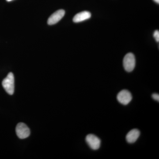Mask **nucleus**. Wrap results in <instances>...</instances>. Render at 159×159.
<instances>
[{"instance_id":"obj_1","label":"nucleus","mask_w":159,"mask_h":159,"mask_svg":"<svg viewBox=\"0 0 159 159\" xmlns=\"http://www.w3.org/2000/svg\"><path fill=\"white\" fill-rule=\"evenodd\" d=\"M14 77L12 73L10 72L7 77L3 80L2 84L6 92L9 95H12L14 92Z\"/></svg>"},{"instance_id":"obj_2","label":"nucleus","mask_w":159,"mask_h":159,"mask_svg":"<svg viewBox=\"0 0 159 159\" xmlns=\"http://www.w3.org/2000/svg\"><path fill=\"white\" fill-rule=\"evenodd\" d=\"M123 64L125 71L130 72L133 70L136 65L135 57L134 54L131 53L126 54L123 59Z\"/></svg>"},{"instance_id":"obj_3","label":"nucleus","mask_w":159,"mask_h":159,"mask_svg":"<svg viewBox=\"0 0 159 159\" xmlns=\"http://www.w3.org/2000/svg\"><path fill=\"white\" fill-rule=\"evenodd\" d=\"M16 135L20 139H25L29 136L30 130L26 124L20 122L17 124L16 128Z\"/></svg>"},{"instance_id":"obj_4","label":"nucleus","mask_w":159,"mask_h":159,"mask_svg":"<svg viewBox=\"0 0 159 159\" xmlns=\"http://www.w3.org/2000/svg\"><path fill=\"white\" fill-rule=\"evenodd\" d=\"M86 142L90 148L94 150L100 148L101 141L99 138L93 134L88 135L86 137Z\"/></svg>"},{"instance_id":"obj_5","label":"nucleus","mask_w":159,"mask_h":159,"mask_svg":"<svg viewBox=\"0 0 159 159\" xmlns=\"http://www.w3.org/2000/svg\"><path fill=\"white\" fill-rule=\"evenodd\" d=\"M118 101L123 105H127L132 99V94L127 90H122L118 93L117 97Z\"/></svg>"},{"instance_id":"obj_6","label":"nucleus","mask_w":159,"mask_h":159,"mask_svg":"<svg viewBox=\"0 0 159 159\" xmlns=\"http://www.w3.org/2000/svg\"><path fill=\"white\" fill-rule=\"evenodd\" d=\"M65 14V11L63 9H60L51 15L48 20L49 25H53L58 22L63 17Z\"/></svg>"},{"instance_id":"obj_7","label":"nucleus","mask_w":159,"mask_h":159,"mask_svg":"<svg viewBox=\"0 0 159 159\" xmlns=\"http://www.w3.org/2000/svg\"><path fill=\"white\" fill-rule=\"evenodd\" d=\"M140 132L137 129H134L129 132L126 135V140L129 143H134L140 136Z\"/></svg>"},{"instance_id":"obj_8","label":"nucleus","mask_w":159,"mask_h":159,"mask_svg":"<svg viewBox=\"0 0 159 159\" xmlns=\"http://www.w3.org/2000/svg\"><path fill=\"white\" fill-rule=\"evenodd\" d=\"M90 12L88 11H83L76 14L73 18V21L75 23L81 22L88 20L91 17Z\"/></svg>"},{"instance_id":"obj_9","label":"nucleus","mask_w":159,"mask_h":159,"mask_svg":"<svg viewBox=\"0 0 159 159\" xmlns=\"http://www.w3.org/2000/svg\"><path fill=\"white\" fill-rule=\"evenodd\" d=\"M153 37L155 39L157 42H159V31L158 30H156L154 32Z\"/></svg>"},{"instance_id":"obj_10","label":"nucleus","mask_w":159,"mask_h":159,"mask_svg":"<svg viewBox=\"0 0 159 159\" xmlns=\"http://www.w3.org/2000/svg\"><path fill=\"white\" fill-rule=\"evenodd\" d=\"M152 98L155 100L159 102V95L158 94L154 93L152 95Z\"/></svg>"},{"instance_id":"obj_11","label":"nucleus","mask_w":159,"mask_h":159,"mask_svg":"<svg viewBox=\"0 0 159 159\" xmlns=\"http://www.w3.org/2000/svg\"><path fill=\"white\" fill-rule=\"evenodd\" d=\"M154 2H156L158 3V4H159V0H153Z\"/></svg>"},{"instance_id":"obj_12","label":"nucleus","mask_w":159,"mask_h":159,"mask_svg":"<svg viewBox=\"0 0 159 159\" xmlns=\"http://www.w3.org/2000/svg\"><path fill=\"white\" fill-rule=\"evenodd\" d=\"M7 2H11V1H12V0H6Z\"/></svg>"}]
</instances>
